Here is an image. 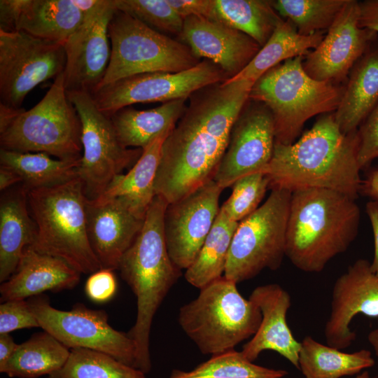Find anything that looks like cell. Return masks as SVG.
<instances>
[{
  "label": "cell",
  "instance_id": "obj_1",
  "mask_svg": "<svg viewBox=\"0 0 378 378\" xmlns=\"http://www.w3.org/2000/svg\"><path fill=\"white\" fill-rule=\"evenodd\" d=\"M253 84L221 82L189 97V105L162 144L155 195L169 204L213 179Z\"/></svg>",
  "mask_w": 378,
  "mask_h": 378
},
{
  "label": "cell",
  "instance_id": "obj_2",
  "mask_svg": "<svg viewBox=\"0 0 378 378\" xmlns=\"http://www.w3.org/2000/svg\"><path fill=\"white\" fill-rule=\"evenodd\" d=\"M358 144V130L344 134L334 114H325L294 143H275L272 160L262 173L271 190L293 192L323 188L356 200L362 183Z\"/></svg>",
  "mask_w": 378,
  "mask_h": 378
},
{
  "label": "cell",
  "instance_id": "obj_3",
  "mask_svg": "<svg viewBox=\"0 0 378 378\" xmlns=\"http://www.w3.org/2000/svg\"><path fill=\"white\" fill-rule=\"evenodd\" d=\"M360 211L356 200L328 189L308 188L291 193L286 256L298 269L321 272L345 252L358 233Z\"/></svg>",
  "mask_w": 378,
  "mask_h": 378
},
{
  "label": "cell",
  "instance_id": "obj_4",
  "mask_svg": "<svg viewBox=\"0 0 378 378\" xmlns=\"http://www.w3.org/2000/svg\"><path fill=\"white\" fill-rule=\"evenodd\" d=\"M168 203L155 195L141 230L122 255L118 270L136 298V317L127 332L136 350V368L145 374L151 369L150 333L155 314L181 270L171 260L164 233Z\"/></svg>",
  "mask_w": 378,
  "mask_h": 378
},
{
  "label": "cell",
  "instance_id": "obj_5",
  "mask_svg": "<svg viewBox=\"0 0 378 378\" xmlns=\"http://www.w3.org/2000/svg\"><path fill=\"white\" fill-rule=\"evenodd\" d=\"M28 205L36 228L30 246L65 261L80 274L101 269L90 244L86 197L77 176L53 186L28 190Z\"/></svg>",
  "mask_w": 378,
  "mask_h": 378
},
{
  "label": "cell",
  "instance_id": "obj_6",
  "mask_svg": "<svg viewBox=\"0 0 378 378\" xmlns=\"http://www.w3.org/2000/svg\"><path fill=\"white\" fill-rule=\"evenodd\" d=\"M0 145L2 149L45 153L63 160L81 158V122L68 98L63 73L30 109L0 106Z\"/></svg>",
  "mask_w": 378,
  "mask_h": 378
},
{
  "label": "cell",
  "instance_id": "obj_7",
  "mask_svg": "<svg viewBox=\"0 0 378 378\" xmlns=\"http://www.w3.org/2000/svg\"><path fill=\"white\" fill-rule=\"evenodd\" d=\"M302 57L289 59L267 71L249 93L250 99L270 111L276 144L294 143L309 119L335 111L342 98L344 88L310 77Z\"/></svg>",
  "mask_w": 378,
  "mask_h": 378
},
{
  "label": "cell",
  "instance_id": "obj_8",
  "mask_svg": "<svg viewBox=\"0 0 378 378\" xmlns=\"http://www.w3.org/2000/svg\"><path fill=\"white\" fill-rule=\"evenodd\" d=\"M237 284L223 276L200 289L197 297L179 309L181 328L203 354L234 349L259 328V308L241 295Z\"/></svg>",
  "mask_w": 378,
  "mask_h": 378
},
{
  "label": "cell",
  "instance_id": "obj_9",
  "mask_svg": "<svg viewBox=\"0 0 378 378\" xmlns=\"http://www.w3.org/2000/svg\"><path fill=\"white\" fill-rule=\"evenodd\" d=\"M108 36L111 58L97 90L134 75L177 73L200 62L183 43L117 9L108 24Z\"/></svg>",
  "mask_w": 378,
  "mask_h": 378
},
{
  "label": "cell",
  "instance_id": "obj_10",
  "mask_svg": "<svg viewBox=\"0 0 378 378\" xmlns=\"http://www.w3.org/2000/svg\"><path fill=\"white\" fill-rule=\"evenodd\" d=\"M290 191L272 189L254 212L240 221L229 251L224 276L237 284L265 269L276 270L286 256Z\"/></svg>",
  "mask_w": 378,
  "mask_h": 378
},
{
  "label": "cell",
  "instance_id": "obj_11",
  "mask_svg": "<svg viewBox=\"0 0 378 378\" xmlns=\"http://www.w3.org/2000/svg\"><path fill=\"white\" fill-rule=\"evenodd\" d=\"M66 94L81 122L83 153L77 176L86 198L94 200L116 176L138 160L143 150L122 144L111 119L98 108L91 94L78 91Z\"/></svg>",
  "mask_w": 378,
  "mask_h": 378
},
{
  "label": "cell",
  "instance_id": "obj_12",
  "mask_svg": "<svg viewBox=\"0 0 378 378\" xmlns=\"http://www.w3.org/2000/svg\"><path fill=\"white\" fill-rule=\"evenodd\" d=\"M64 44L24 31H0V106L22 108L26 96L38 85L64 72Z\"/></svg>",
  "mask_w": 378,
  "mask_h": 378
},
{
  "label": "cell",
  "instance_id": "obj_13",
  "mask_svg": "<svg viewBox=\"0 0 378 378\" xmlns=\"http://www.w3.org/2000/svg\"><path fill=\"white\" fill-rule=\"evenodd\" d=\"M27 301L40 327L69 349L83 348L100 351L136 368L134 341L127 333L109 324L105 311L92 309L81 303H76L69 311L59 310L41 295Z\"/></svg>",
  "mask_w": 378,
  "mask_h": 378
},
{
  "label": "cell",
  "instance_id": "obj_14",
  "mask_svg": "<svg viewBox=\"0 0 378 378\" xmlns=\"http://www.w3.org/2000/svg\"><path fill=\"white\" fill-rule=\"evenodd\" d=\"M227 79L219 66L204 59L181 72H153L130 76L97 89L92 96L98 108L110 117L134 104L186 99L199 90Z\"/></svg>",
  "mask_w": 378,
  "mask_h": 378
},
{
  "label": "cell",
  "instance_id": "obj_15",
  "mask_svg": "<svg viewBox=\"0 0 378 378\" xmlns=\"http://www.w3.org/2000/svg\"><path fill=\"white\" fill-rule=\"evenodd\" d=\"M274 146L270 111L264 104L248 99L232 125L213 180L225 189L244 176L262 172L272 160Z\"/></svg>",
  "mask_w": 378,
  "mask_h": 378
},
{
  "label": "cell",
  "instance_id": "obj_16",
  "mask_svg": "<svg viewBox=\"0 0 378 378\" xmlns=\"http://www.w3.org/2000/svg\"><path fill=\"white\" fill-rule=\"evenodd\" d=\"M115 10L114 0H101L64 42L66 92L92 94L100 84L111 58L108 24Z\"/></svg>",
  "mask_w": 378,
  "mask_h": 378
},
{
  "label": "cell",
  "instance_id": "obj_17",
  "mask_svg": "<svg viewBox=\"0 0 378 378\" xmlns=\"http://www.w3.org/2000/svg\"><path fill=\"white\" fill-rule=\"evenodd\" d=\"M221 188L213 179L168 204L164 233L168 253L181 270L196 259L219 213Z\"/></svg>",
  "mask_w": 378,
  "mask_h": 378
},
{
  "label": "cell",
  "instance_id": "obj_18",
  "mask_svg": "<svg viewBox=\"0 0 378 378\" xmlns=\"http://www.w3.org/2000/svg\"><path fill=\"white\" fill-rule=\"evenodd\" d=\"M358 1L348 0L318 46L306 55L303 68L312 78L341 81L367 52L376 33L359 25Z\"/></svg>",
  "mask_w": 378,
  "mask_h": 378
},
{
  "label": "cell",
  "instance_id": "obj_19",
  "mask_svg": "<svg viewBox=\"0 0 378 378\" xmlns=\"http://www.w3.org/2000/svg\"><path fill=\"white\" fill-rule=\"evenodd\" d=\"M358 314L378 318V275L365 259L351 265L333 285L324 328L326 344L340 350L349 347L356 336L350 324Z\"/></svg>",
  "mask_w": 378,
  "mask_h": 378
},
{
  "label": "cell",
  "instance_id": "obj_20",
  "mask_svg": "<svg viewBox=\"0 0 378 378\" xmlns=\"http://www.w3.org/2000/svg\"><path fill=\"white\" fill-rule=\"evenodd\" d=\"M178 36L197 57L219 66L228 79L239 74L261 48L246 34L221 21L202 17L185 18Z\"/></svg>",
  "mask_w": 378,
  "mask_h": 378
},
{
  "label": "cell",
  "instance_id": "obj_21",
  "mask_svg": "<svg viewBox=\"0 0 378 378\" xmlns=\"http://www.w3.org/2000/svg\"><path fill=\"white\" fill-rule=\"evenodd\" d=\"M85 207L88 235L101 269L118 270L122 255L141 230L144 218L116 198L87 199Z\"/></svg>",
  "mask_w": 378,
  "mask_h": 378
},
{
  "label": "cell",
  "instance_id": "obj_22",
  "mask_svg": "<svg viewBox=\"0 0 378 378\" xmlns=\"http://www.w3.org/2000/svg\"><path fill=\"white\" fill-rule=\"evenodd\" d=\"M86 13L72 0H1L0 30L64 43Z\"/></svg>",
  "mask_w": 378,
  "mask_h": 378
},
{
  "label": "cell",
  "instance_id": "obj_23",
  "mask_svg": "<svg viewBox=\"0 0 378 378\" xmlns=\"http://www.w3.org/2000/svg\"><path fill=\"white\" fill-rule=\"evenodd\" d=\"M248 299L260 309L262 320L252 338L241 351L250 361H255L265 350L274 351L299 368L300 342L288 326L286 316L291 306L289 293L277 284L256 287Z\"/></svg>",
  "mask_w": 378,
  "mask_h": 378
},
{
  "label": "cell",
  "instance_id": "obj_24",
  "mask_svg": "<svg viewBox=\"0 0 378 378\" xmlns=\"http://www.w3.org/2000/svg\"><path fill=\"white\" fill-rule=\"evenodd\" d=\"M80 274L63 260L27 246L15 272L1 284V301L72 289L78 284Z\"/></svg>",
  "mask_w": 378,
  "mask_h": 378
},
{
  "label": "cell",
  "instance_id": "obj_25",
  "mask_svg": "<svg viewBox=\"0 0 378 378\" xmlns=\"http://www.w3.org/2000/svg\"><path fill=\"white\" fill-rule=\"evenodd\" d=\"M28 190L22 184L3 192L0 202V281L15 272L24 249L36 237L31 216Z\"/></svg>",
  "mask_w": 378,
  "mask_h": 378
},
{
  "label": "cell",
  "instance_id": "obj_26",
  "mask_svg": "<svg viewBox=\"0 0 378 378\" xmlns=\"http://www.w3.org/2000/svg\"><path fill=\"white\" fill-rule=\"evenodd\" d=\"M378 104V48L367 51L352 68L334 117L341 131L358 130Z\"/></svg>",
  "mask_w": 378,
  "mask_h": 378
},
{
  "label": "cell",
  "instance_id": "obj_27",
  "mask_svg": "<svg viewBox=\"0 0 378 378\" xmlns=\"http://www.w3.org/2000/svg\"><path fill=\"white\" fill-rule=\"evenodd\" d=\"M155 138L125 174L116 176L99 197L121 200L135 215L144 218L155 197V180L162 144L172 131Z\"/></svg>",
  "mask_w": 378,
  "mask_h": 378
},
{
  "label": "cell",
  "instance_id": "obj_28",
  "mask_svg": "<svg viewBox=\"0 0 378 378\" xmlns=\"http://www.w3.org/2000/svg\"><path fill=\"white\" fill-rule=\"evenodd\" d=\"M186 106V99H180L148 110L124 108L110 118L124 146L143 150L161 134L172 130Z\"/></svg>",
  "mask_w": 378,
  "mask_h": 378
},
{
  "label": "cell",
  "instance_id": "obj_29",
  "mask_svg": "<svg viewBox=\"0 0 378 378\" xmlns=\"http://www.w3.org/2000/svg\"><path fill=\"white\" fill-rule=\"evenodd\" d=\"M323 37V32L302 35L290 21L283 20L251 62L239 74L225 81L246 80L255 83L275 66L306 55L318 46Z\"/></svg>",
  "mask_w": 378,
  "mask_h": 378
},
{
  "label": "cell",
  "instance_id": "obj_30",
  "mask_svg": "<svg viewBox=\"0 0 378 378\" xmlns=\"http://www.w3.org/2000/svg\"><path fill=\"white\" fill-rule=\"evenodd\" d=\"M298 364L304 378H341L358 374L374 360L369 350L346 353L307 335L300 342Z\"/></svg>",
  "mask_w": 378,
  "mask_h": 378
},
{
  "label": "cell",
  "instance_id": "obj_31",
  "mask_svg": "<svg viewBox=\"0 0 378 378\" xmlns=\"http://www.w3.org/2000/svg\"><path fill=\"white\" fill-rule=\"evenodd\" d=\"M69 355V348L43 330L18 344L13 356L0 368V372L12 378L49 376L64 365Z\"/></svg>",
  "mask_w": 378,
  "mask_h": 378
},
{
  "label": "cell",
  "instance_id": "obj_32",
  "mask_svg": "<svg viewBox=\"0 0 378 378\" xmlns=\"http://www.w3.org/2000/svg\"><path fill=\"white\" fill-rule=\"evenodd\" d=\"M80 159L63 160L45 153H21L1 148L0 164L22 178L28 190L56 186L77 177Z\"/></svg>",
  "mask_w": 378,
  "mask_h": 378
},
{
  "label": "cell",
  "instance_id": "obj_33",
  "mask_svg": "<svg viewBox=\"0 0 378 378\" xmlns=\"http://www.w3.org/2000/svg\"><path fill=\"white\" fill-rule=\"evenodd\" d=\"M239 223L219 213L194 262L186 270V280L201 289L224 276L232 240Z\"/></svg>",
  "mask_w": 378,
  "mask_h": 378
},
{
  "label": "cell",
  "instance_id": "obj_34",
  "mask_svg": "<svg viewBox=\"0 0 378 378\" xmlns=\"http://www.w3.org/2000/svg\"><path fill=\"white\" fill-rule=\"evenodd\" d=\"M218 20L236 29L263 46L284 20L272 1L216 0Z\"/></svg>",
  "mask_w": 378,
  "mask_h": 378
},
{
  "label": "cell",
  "instance_id": "obj_35",
  "mask_svg": "<svg viewBox=\"0 0 378 378\" xmlns=\"http://www.w3.org/2000/svg\"><path fill=\"white\" fill-rule=\"evenodd\" d=\"M288 374L254 364L241 351L232 349L212 355L191 370H173L168 378H284Z\"/></svg>",
  "mask_w": 378,
  "mask_h": 378
},
{
  "label": "cell",
  "instance_id": "obj_36",
  "mask_svg": "<svg viewBox=\"0 0 378 378\" xmlns=\"http://www.w3.org/2000/svg\"><path fill=\"white\" fill-rule=\"evenodd\" d=\"M145 374L106 354L75 348L64 365L48 378H146Z\"/></svg>",
  "mask_w": 378,
  "mask_h": 378
},
{
  "label": "cell",
  "instance_id": "obj_37",
  "mask_svg": "<svg viewBox=\"0 0 378 378\" xmlns=\"http://www.w3.org/2000/svg\"><path fill=\"white\" fill-rule=\"evenodd\" d=\"M348 0H276L272 6L302 35L328 30Z\"/></svg>",
  "mask_w": 378,
  "mask_h": 378
},
{
  "label": "cell",
  "instance_id": "obj_38",
  "mask_svg": "<svg viewBox=\"0 0 378 378\" xmlns=\"http://www.w3.org/2000/svg\"><path fill=\"white\" fill-rule=\"evenodd\" d=\"M117 10L139 20L160 32L179 36L183 19L171 6L168 0H114Z\"/></svg>",
  "mask_w": 378,
  "mask_h": 378
},
{
  "label": "cell",
  "instance_id": "obj_39",
  "mask_svg": "<svg viewBox=\"0 0 378 378\" xmlns=\"http://www.w3.org/2000/svg\"><path fill=\"white\" fill-rule=\"evenodd\" d=\"M269 186L265 173L244 176L233 183L232 193L220 209L230 220L239 223L260 206Z\"/></svg>",
  "mask_w": 378,
  "mask_h": 378
},
{
  "label": "cell",
  "instance_id": "obj_40",
  "mask_svg": "<svg viewBox=\"0 0 378 378\" xmlns=\"http://www.w3.org/2000/svg\"><path fill=\"white\" fill-rule=\"evenodd\" d=\"M35 327H40V325L30 309L28 301L11 300L1 302L0 334Z\"/></svg>",
  "mask_w": 378,
  "mask_h": 378
},
{
  "label": "cell",
  "instance_id": "obj_41",
  "mask_svg": "<svg viewBox=\"0 0 378 378\" xmlns=\"http://www.w3.org/2000/svg\"><path fill=\"white\" fill-rule=\"evenodd\" d=\"M358 162L360 169L378 158V104L358 130Z\"/></svg>",
  "mask_w": 378,
  "mask_h": 378
},
{
  "label": "cell",
  "instance_id": "obj_42",
  "mask_svg": "<svg viewBox=\"0 0 378 378\" xmlns=\"http://www.w3.org/2000/svg\"><path fill=\"white\" fill-rule=\"evenodd\" d=\"M117 281L112 270L99 269L90 274L85 286L88 297L95 302H106L115 295Z\"/></svg>",
  "mask_w": 378,
  "mask_h": 378
},
{
  "label": "cell",
  "instance_id": "obj_43",
  "mask_svg": "<svg viewBox=\"0 0 378 378\" xmlns=\"http://www.w3.org/2000/svg\"><path fill=\"white\" fill-rule=\"evenodd\" d=\"M168 2L183 20L197 16L218 20L216 0H168Z\"/></svg>",
  "mask_w": 378,
  "mask_h": 378
},
{
  "label": "cell",
  "instance_id": "obj_44",
  "mask_svg": "<svg viewBox=\"0 0 378 378\" xmlns=\"http://www.w3.org/2000/svg\"><path fill=\"white\" fill-rule=\"evenodd\" d=\"M360 27L378 33V0L358 2Z\"/></svg>",
  "mask_w": 378,
  "mask_h": 378
},
{
  "label": "cell",
  "instance_id": "obj_45",
  "mask_svg": "<svg viewBox=\"0 0 378 378\" xmlns=\"http://www.w3.org/2000/svg\"><path fill=\"white\" fill-rule=\"evenodd\" d=\"M366 213L370 220L374 237V255L371 270L378 275V202L370 200L366 204Z\"/></svg>",
  "mask_w": 378,
  "mask_h": 378
},
{
  "label": "cell",
  "instance_id": "obj_46",
  "mask_svg": "<svg viewBox=\"0 0 378 378\" xmlns=\"http://www.w3.org/2000/svg\"><path fill=\"white\" fill-rule=\"evenodd\" d=\"M360 193L370 200L378 202V168L370 171L362 180Z\"/></svg>",
  "mask_w": 378,
  "mask_h": 378
},
{
  "label": "cell",
  "instance_id": "obj_47",
  "mask_svg": "<svg viewBox=\"0 0 378 378\" xmlns=\"http://www.w3.org/2000/svg\"><path fill=\"white\" fill-rule=\"evenodd\" d=\"M18 346L9 333L0 334V368L13 356Z\"/></svg>",
  "mask_w": 378,
  "mask_h": 378
},
{
  "label": "cell",
  "instance_id": "obj_48",
  "mask_svg": "<svg viewBox=\"0 0 378 378\" xmlns=\"http://www.w3.org/2000/svg\"><path fill=\"white\" fill-rule=\"evenodd\" d=\"M22 183V178L13 169L0 165V190L4 192L16 184Z\"/></svg>",
  "mask_w": 378,
  "mask_h": 378
},
{
  "label": "cell",
  "instance_id": "obj_49",
  "mask_svg": "<svg viewBox=\"0 0 378 378\" xmlns=\"http://www.w3.org/2000/svg\"><path fill=\"white\" fill-rule=\"evenodd\" d=\"M368 340L374 349L378 361V325L374 329L369 332Z\"/></svg>",
  "mask_w": 378,
  "mask_h": 378
},
{
  "label": "cell",
  "instance_id": "obj_50",
  "mask_svg": "<svg viewBox=\"0 0 378 378\" xmlns=\"http://www.w3.org/2000/svg\"><path fill=\"white\" fill-rule=\"evenodd\" d=\"M355 378H373L370 376V373L367 370H364L357 374Z\"/></svg>",
  "mask_w": 378,
  "mask_h": 378
}]
</instances>
